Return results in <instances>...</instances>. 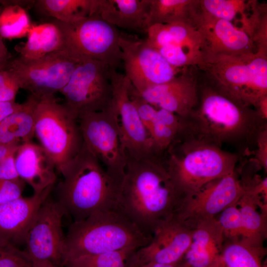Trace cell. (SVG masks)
Here are the masks:
<instances>
[{
    "label": "cell",
    "instance_id": "1",
    "mask_svg": "<svg viewBox=\"0 0 267 267\" xmlns=\"http://www.w3.org/2000/svg\"><path fill=\"white\" fill-rule=\"evenodd\" d=\"M181 120L182 133L222 148L230 146L241 157L253 153L267 129V120L257 109L215 85L198 87L196 105Z\"/></svg>",
    "mask_w": 267,
    "mask_h": 267
},
{
    "label": "cell",
    "instance_id": "2",
    "mask_svg": "<svg viewBox=\"0 0 267 267\" xmlns=\"http://www.w3.org/2000/svg\"><path fill=\"white\" fill-rule=\"evenodd\" d=\"M126 155L125 173L116 210L152 237L175 215L181 198L169 175L163 155Z\"/></svg>",
    "mask_w": 267,
    "mask_h": 267
},
{
    "label": "cell",
    "instance_id": "3",
    "mask_svg": "<svg viewBox=\"0 0 267 267\" xmlns=\"http://www.w3.org/2000/svg\"><path fill=\"white\" fill-rule=\"evenodd\" d=\"M60 174L63 179L56 187L57 201L73 222L98 211L116 210L121 185L84 143Z\"/></svg>",
    "mask_w": 267,
    "mask_h": 267
},
{
    "label": "cell",
    "instance_id": "4",
    "mask_svg": "<svg viewBox=\"0 0 267 267\" xmlns=\"http://www.w3.org/2000/svg\"><path fill=\"white\" fill-rule=\"evenodd\" d=\"M171 179L181 199L233 172L241 156L180 133L163 155Z\"/></svg>",
    "mask_w": 267,
    "mask_h": 267
},
{
    "label": "cell",
    "instance_id": "5",
    "mask_svg": "<svg viewBox=\"0 0 267 267\" xmlns=\"http://www.w3.org/2000/svg\"><path fill=\"white\" fill-rule=\"evenodd\" d=\"M151 238L117 210L98 211L70 225L65 235L64 265L68 260L80 256L137 249Z\"/></svg>",
    "mask_w": 267,
    "mask_h": 267
},
{
    "label": "cell",
    "instance_id": "6",
    "mask_svg": "<svg viewBox=\"0 0 267 267\" xmlns=\"http://www.w3.org/2000/svg\"><path fill=\"white\" fill-rule=\"evenodd\" d=\"M202 69L212 76L214 85L256 109L267 95V49L207 57Z\"/></svg>",
    "mask_w": 267,
    "mask_h": 267
},
{
    "label": "cell",
    "instance_id": "7",
    "mask_svg": "<svg viewBox=\"0 0 267 267\" xmlns=\"http://www.w3.org/2000/svg\"><path fill=\"white\" fill-rule=\"evenodd\" d=\"M34 134L60 174L83 145L78 118L55 96L38 99Z\"/></svg>",
    "mask_w": 267,
    "mask_h": 267
},
{
    "label": "cell",
    "instance_id": "8",
    "mask_svg": "<svg viewBox=\"0 0 267 267\" xmlns=\"http://www.w3.org/2000/svg\"><path fill=\"white\" fill-rule=\"evenodd\" d=\"M53 20L62 33L65 49L76 60L92 59L118 68L122 60L116 27L97 13L71 24Z\"/></svg>",
    "mask_w": 267,
    "mask_h": 267
},
{
    "label": "cell",
    "instance_id": "9",
    "mask_svg": "<svg viewBox=\"0 0 267 267\" xmlns=\"http://www.w3.org/2000/svg\"><path fill=\"white\" fill-rule=\"evenodd\" d=\"M78 120L84 143L110 176L121 185L126 155L112 105L103 111L84 113Z\"/></svg>",
    "mask_w": 267,
    "mask_h": 267
},
{
    "label": "cell",
    "instance_id": "10",
    "mask_svg": "<svg viewBox=\"0 0 267 267\" xmlns=\"http://www.w3.org/2000/svg\"><path fill=\"white\" fill-rule=\"evenodd\" d=\"M79 62L64 49L33 60L16 57L6 67L15 76L20 89L41 99L60 92Z\"/></svg>",
    "mask_w": 267,
    "mask_h": 267
},
{
    "label": "cell",
    "instance_id": "11",
    "mask_svg": "<svg viewBox=\"0 0 267 267\" xmlns=\"http://www.w3.org/2000/svg\"><path fill=\"white\" fill-rule=\"evenodd\" d=\"M110 67L94 60L80 61L60 92L63 103L78 118L84 113L103 111L112 104Z\"/></svg>",
    "mask_w": 267,
    "mask_h": 267
},
{
    "label": "cell",
    "instance_id": "12",
    "mask_svg": "<svg viewBox=\"0 0 267 267\" xmlns=\"http://www.w3.org/2000/svg\"><path fill=\"white\" fill-rule=\"evenodd\" d=\"M119 44L124 75L137 93L167 82L182 71L170 64L146 39L120 33Z\"/></svg>",
    "mask_w": 267,
    "mask_h": 267
},
{
    "label": "cell",
    "instance_id": "13",
    "mask_svg": "<svg viewBox=\"0 0 267 267\" xmlns=\"http://www.w3.org/2000/svg\"><path fill=\"white\" fill-rule=\"evenodd\" d=\"M66 215L57 201L48 197L39 208L27 235L25 251L31 261L64 267L65 236L62 220Z\"/></svg>",
    "mask_w": 267,
    "mask_h": 267
},
{
    "label": "cell",
    "instance_id": "14",
    "mask_svg": "<svg viewBox=\"0 0 267 267\" xmlns=\"http://www.w3.org/2000/svg\"><path fill=\"white\" fill-rule=\"evenodd\" d=\"M244 191V184L235 169L184 196L175 216L192 227L196 222L216 218L228 207L236 204Z\"/></svg>",
    "mask_w": 267,
    "mask_h": 267
},
{
    "label": "cell",
    "instance_id": "15",
    "mask_svg": "<svg viewBox=\"0 0 267 267\" xmlns=\"http://www.w3.org/2000/svg\"><path fill=\"white\" fill-rule=\"evenodd\" d=\"M112 106L114 110L126 154L140 157L153 153L149 134L130 95L131 84L124 74L110 68Z\"/></svg>",
    "mask_w": 267,
    "mask_h": 267
},
{
    "label": "cell",
    "instance_id": "16",
    "mask_svg": "<svg viewBox=\"0 0 267 267\" xmlns=\"http://www.w3.org/2000/svg\"><path fill=\"white\" fill-rule=\"evenodd\" d=\"M192 228L174 215L154 231L151 241L130 256L127 267L149 263L173 264L181 261L191 241Z\"/></svg>",
    "mask_w": 267,
    "mask_h": 267
},
{
    "label": "cell",
    "instance_id": "17",
    "mask_svg": "<svg viewBox=\"0 0 267 267\" xmlns=\"http://www.w3.org/2000/svg\"><path fill=\"white\" fill-rule=\"evenodd\" d=\"M197 4L198 2L191 19L203 41L204 60L218 55H238L256 51L253 40L246 32L231 22L214 18L203 12Z\"/></svg>",
    "mask_w": 267,
    "mask_h": 267
},
{
    "label": "cell",
    "instance_id": "18",
    "mask_svg": "<svg viewBox=\"0 0 267 267\" xmlns=\"http://www.w3.org/2000/svg\"><path fill=\"white\" fill-rule=\"evenodd\" d=\"M53 187L0 205V248L25 245L35 216Z\"/></svg>",
    "mask_w": 267,
    "mask_h": 267
},
{
    "label": "cell",
    "instance_id": "19",
    "mask_svg": "<svg viewBox=\"0 0 267 267\" xmlns=\"http://www.w3.org/2000/svg\"><path fill=\"white\" fill-rule=\"evenodd\" d=\"M143 100L156 108H161L181 118L187 116L197 104L198 86L194 78L183 73L171 80L140 93Z\"/></svg>",
    "mask_w": 267,
    "mask_h": 267
},
{
    "label": "cell",
    "instance_id": "20",
    "mask_svg": "<svg viewBox=\"0 0 267 267\" xmlns=\"http://www.w3.org/2000/svg\"><path fill=\"white\" fill-rule=\"evenodd\" d=\"M15 159L19 177L32 187L34 193L54 186L57 178L55 167L39 144L32 141L20 144Z\"/></svg>",
    "mask_w": 267,
    "mask_h": 267
},
{
    "label": "cell",
    "instance_id": "21",
    "mask_svg": "<svg viewBox=\"0 0 267 267\" xmlns=\"http://www.w3.org/2000/svg\"><path fill=\"white\" fill-rule=\"evenodd\" d=\"M191 243L182 260L189 267H215L223 246L222 228L216 218L192 226Z\"/></svg>",
    "mask_w": 267,
    "mask_h": 267
},
{
    "label": "cell",
    "instance_id": "22",
    "mask_svg": "<svg viewBox=\"0 0 267 267\" xmlns=\"http://www.w3.org/2000/svg\"><path fill=\"white\" fill-rule=\"evenodd\" d=\"M150 0H98L96 13L122 29L145 33Z\"/></svg>",
    "mask_w": 267,
    "mask_h": 267
},
{
    "label": "cell",
    "instance_id": "23",
    "mask_svg": "<svg viewBox=\"0 0 267 267\" xmlns=\"http://www.w3.org/2000/svg\"><path fill=\"white\" fill-rule=\"evenodd\" d=\"M145 33L147 42L155 48L178 44L203 55V39L191 20L153 24L147 29Z\"/></svg>",
    "mask_w": 267,
    "mask_h": 267
},
{
    "label": "cell",
    "instance_id": "24",
    "mask_svg": "<svg viewBox=\"0 0 267 267\" xmlns=\"http://www.w3.org/2000/svg\"><path fill=\"white\" fill-rule=\"evenodd\" d=\"M65 49L62 33L52 20L38 25H32L26 42L16 48L17 57L33 60Z\"/></svg>",
    "mask_w": 267,
    "mask_h": 267
},
{
    "label": "cell",
    "instance_id": "25",
    "mask_svg": "<svg viewBox=\"0 0 267 267\" xmlns=\"http://www.w3.org/2000/svg\"><path fill=\"white\" fill-rule=\"evenodd\" d=\"M236 204L243 225L241 240L256 246H263L267 238V216L263 215L260 211L267 209L266 202L244 186V191Z\"/></svg>",
    "mask_w": 267,
    "mask_h": 267
},
{
    "label": "cell",
    "instance_id": "26",
    "mask_svg": "<svg viewBox=\"0 0 267 267\" xmlns=\"http://www.w3.org/2000/svg\"><path fill=\"white\" fill-rule=\"evenodd\" d=\"M38 100L29 94L17 110L0 121V144L32 141L35 136V110Z\"/></svg>",
    "mask_w": 267,
    "mask_h": 267
},
{
    "label": "cell",
    "instance_id": "27",
    "mask_svg": "<svg viewBox=\"0 0 267 267\" xmlns=\"http://www.w3.org/2000/svg\"><path fill=\"white\" fill-rule=\"evenodd\" d=\"M98 0H37L33 7L42 15L71 24L96 13Z\"/></svg>",
    "mask_w": 267,
    "mask_h": 267
},
{
    "label": "cell",
    "instance_id": "28",
    "mask_svg": "<svg viewBox=\"0 0 267 267\" xmlns=\"http://www.w3.org/2000/svg\"><path fill=\"white\" fill-rule=\"evenodd\" d=\"M35 0H0V37L11 40L27 35L32 26L27 8Z\"/></svg>",
    "mask_w": 267,
    "mask_h": 267
},
{
    "label": "cell",
    "instance_id": "29",
    "mask_svg": "<svg viewBox=\"0 0 267 267\" xmlns=\"http://www.w3.org/2000/svg\"><path fill=\"white\" fill-rule=\"evenodd\" d=\"M266 249L245 241L223 244L215 267H263Z\"/></svg>",
    "mask_w": 267,
    "mask_h": 267
},
{
    "label": "cell",
    "instance_id": "30",
    "mask_svg": "<svg viewBox=\"0 0 267 267\" xmlns=\"http://www.w3.org/2000/svg\"><path fill=\"white\" fill-rule=\"evenodd\" d=\"M182 128L181 118L163 109L157 108L152 125L148 133L153 153L163 155L176 139Z\"/></svg>",
    "mask_w": 267,
    "mask_h": 267
},
{
    "label": "cell",
    "instance_id": "31",
    "mask_svg": "<svg viewBox=\"0 0 267 267\" xmlns=\"http://www.w3.org/2000/svg\"><path fill=\"white\" fill-rule=\"evenodd\" d=\"M198 0H150L148 28L155 24H166L191 20Z\"/></svg>",
    "mask_w": 267,
    "mask_h": 267
},
{
    "label": "cell",
    "instance_id": "32",
    "mask_svg": "<svg viewBox=\"0 0 267 267\" xmlns=\"http://www.w3.org/2000/svg\"><path fill=\"white\" fill-rule=\"evenodd\" d=\"M252 1L246 2L244 0H198L197 5L199 9L208 15L233 23V21L237 20L238 16H241L242 20L247 15L246 11L250 7Z\"/></svg>",
    "mask_w": 267,
    "mask_h": 267
},
{
    "label": "cell",
    "instance_id": "33",
    "mask_svg": "<svg viewBox=\"0 0 267 267\" xmlns=\"http://www.w3.org/2000/svg\"><path fill=\"white\" fill-rule=\"evenodd\" d=\"M126 248L104 253L78 256L66 261V267H127L130 256L136 250Z\"/></svg>",
    "mask_w": 267,
    "mask_h": 267
},
{
    "label": "cell",
    "instance_id": "34",
    "mask_svg": "<svg viewBox=\"0 0 267 267\" xmlns=\"http://www.w3.org/2000/svg\"><path fill=\"white\" fill-rule=\"evenodd\" d=\"M217 219L222 228L224 238H227L228 241L234 242L242 239L243 225L237 204L225 209L219 214V217Z\"/></svg>",
    "mask_w": 267,
    "mask_h": 267
},
{
    "label": "cell",
    "instance_id": "35",
    "mask_svg": "<svg viewBox=\"0 0 267 267\" xmlns=\"http://www.w3.org/2000/svg\"><path fill=\"white\" fill-rule=\"evenodd\" d=\"M20 89L17 78L9 68L0 70V102L14 101Z\"/></svg>",
    "mask_w": 267,
    "mask_h": 267
},
{
    "label": "cell",
    "instance_id": "36",
    "mask_svg": "<svg viewBox=\"0 0 267 267\" xmlns=\"http://www.w3.org/2000/svg\"><path fill=\"white\" fill-rule=\"evenodd\" d=\"M31 261L25 251L18 247L0 248V267H26Z\"/></svg>",
    "mask_w": 267,
    "mask_h": 267
},
{
    "label": "cell",
    "instance_id": "37",
    "mask_svg": "<svg viewBox=\"0 0 267 267\" xmlns=\"http://www.w3.org/2000/svg\"><path fill=\"white\" fill-rule=\"evenodd\" d=\"M25 182L21 178L14 180L0 179V205L22 197Z\"/></svg>",
    "mask_w": 267,
    "mask_h": 267
},
{
    "label": "cell",
    "instance_id": "38",
    "mask_svg": "<svg viewBox=\"0 0 267 267\" xmlns=\"http://www.w3.org/2000/svg\"><path fill=\"white\" fill-rule=\"evenodd\" d=\"M253 153L255 157L253 159L257 167L267 171V129L259 135L255 148Z\"/></svg>",
    "mask_w": 267,
    "mask_h": 267
},
{
    "label": "cell",
    "instance_id": "39",
    "mask_svg": "<svg viewBox=\"0 0 267 267\" xmlns=\"http://www.w3.org/2000/svg\"><path fill=\"white\" fill-rule=\"evenodd\" d=\"M16 152L11 153L0 162V179L14 180L20 178L16 168Z\"/></svg>",
    "mask_w": 267,
    "mask_h": 267
},
{
    "label": "cell",
    "instance_id": "40",
    "mask_svg": "<svg viewBox=\"0 0 267 267\" xmlns=\"http://www.w3.org/2000/svg\"><path fill=\"white\" fill-rule=\"evenodd\" d=\"M21 103L14 101L0 102V121L17 110Z\"/></svg>",
    "mask_w": 267,
    "mask_h": 267
},
{
    "label": "cell",
    "instance_id": "41",
    "mask_svg": "<svg viewBox=\"0 0 267 267\" xmlns=\"http://www.w3.org/2000/svg\"><path fill=\"white\" fill-rule=\"evenodd\" d=\"M11 59L10 52L0 37V70L6 68Z\"/></svg>",
    "mask_w": 267,
    "mask_h": 267
},
{
    "label": "cell",
    "instance_id": "42",
    "mask_svg": "<svg viewBox=\"0 0 267 267\" xmlns=\"http://www.w3.org/2000/svg\"><path fill=\"white\" fill-rule=\"evenodd\" d=\"M20 145L18 144H0V162L11 153L16 152Z\"/></svg>",
    "mask_w": 267,
    "mask_h": 267
},
{
    "label": "cell",
    "instance_id": "43",
    "mask_svg": "<svg viewBox=\"0 0 267 267\" xmlns=\"http://www.w3.org/2000/svg\"><path fill=\"white\" fill-rule=\"evenodd\" d=\"M139 267H189L182 260L173 264H162L158 263H149Z\"/></svg>",
    "mask_w": 267,
    "mask_h": 267
},
{
    "label": "cell",
    "instance_id": "44",
    "mask_svg": "<svg viewBox=\"0 0 267 267\" xmlns=\"http://www.w3.org/2000/svg\"><path fill=\"white\" fill-rule=\"evenodd\" d=\"M257 110L263 118L267 120V95L260 100Z\"/></svg>",
    "mask_w": 267,
    "mask_h": 267
},
{
    "label": "cell",
    "instance_id": "45",
    "mask_svg": "<svg viewBox=\"0 0 267 267\" xmlns=\"http://www.w3.org/2000/svg\"><path fill=\"white\" fill-rule=\"evenodd\" d=\"M26 267H57L52 264L47 262L31 261Z\"/></svg>",
    "mask_w": 267,
    "mask_h": 267
},
{
    "label": "cell",
    "instance_id": "46",
    "mask_svg": "<svg viewBox=\"0 0 267 267\" xmlns=\"http://www.w3.org/2000/svg\"><path fill=\"white\" fill-rule=\"evenodd\" d=\"M263 267H267V262L265 261L264 264V266H263Z\"/></svg>",
    "mask_w": 267,
    "mask_h": 267
}]
</instances>
